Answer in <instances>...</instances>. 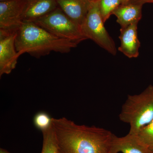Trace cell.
I'll list each match as a JSON object with an SVG mask.
<instances>
[{"instance_id": "52a82bcc", "label": "cell", "mask_w": 153, "mask_h": 153, "mask_svg": "<svg viewBox=\"0 0 153 153\" xmlns=\"http://www.w3.org/2000/svg\"><path fill=\"white\" fill-rule=\"evenodd\" d=\"M16 31L0 30V77L16 68L20 56L15 45Z\"/></svg>"}, {"instance_id": "30bf717a", "label": "cell", "mask_w": 153, "mask_h": 153, "mask_svg": "<svg viewBox=\"0 0 153 153\" xmlns=\"http://www.w3.org/2000/svg\"><path fill=\"white\" fill-rule=\"evenodd\" d=\"M57 7L56 0H28L23 17V22L34 23Z\"/></svg>"}, {"instance_id": "8992f818", "label": "cell", "mask_w": 153, "mask_h": 153, "mask_svg": "<svg viewBox=\"0 0 153 153\" xmlns=\"http://www.w3.org/2000/svg\"><path fill=\"white\" fill-rule=\"evenodd\" d=\"M28 0L0 2V30L16 31L23 23Z\"/></svg>"}, {"instance_id": "6da1fadb", "label": "cell", "mask_w": 153, "mask_h": 153, "mask_svg": "<svg viewBox=\"0 0 153 153\" xmlns=\"http://www.w3.org/2000/svg\"><path fill=\"white\" fill-rule=\"evenodd\" d=\"M59 151L62 153H113L116 136L93 126L78 125L65 117L52 118Z\"/></svg>"}, {"instance_id": "ac0fdd59", "label": "cell", "mask_w": 153, "mask_h": 153, "mask_svg": "<svg viewBox=\"0 0 153 153\" xmlns=\"http://www.w3.org/2000/svg\"><path fill=\"white\" fill-rule=\"evenodd\" d=\"M121 4H126L129 2L130 0H120Z\"/></svg>"}, {"instance_id": "5bb4252c", "label": "cell", "mask_w": 153, "mask_h": 153, "mask_svg": "<svg viewBox=\"0 0 153 153\" xmlns=\"http://www.w3.org/2000/svg\"><path fill=\"white\" fill-rule=\"evenodd\" d=\"M141 142L150 151L153 152V119L136 134Z\"/></svg>"}, {"instance_id": "2e32d148", "label": "cell", "mask_w": 153, "mask_h": 153, "mask_svg": "<svg viewBox=\"0 0 153 153\" xmlns=\"http://www.w3.org/2000/svg\"><path fill=\"white\" fill-rule=\"evenodd\" d=\"M33 121L36 128L43 132L47 130L52 126V118L47 113L40 111L35 115Z\"/></svg>"}, {"instance_id": "9a60e30c", "label": "cell", "mask_w": 153, "mask_h": 153, "mask_svg": "<svg viewBox=\"0 0 153 153\" xmlns=\"http://www.w3.org/2000/svg\"><path fill=\"white\" fill-rule=\"evenodd\" d=\"M120 5V0H99L100 11L104 23Z\"/></svg>"}, {"instance_id": "5b68a950", "label": "cell", "mask_w": 153, "mask_h": 153, "mask_svg": "<svg viewBox=\"0 0 153 153\" xmlns=\"http://www.w3.org/2000/svg\"><path fill=\"white\" fill-rule=\"evenodd\" d=\"M99 9V0H93L86 19L81 26L83 35L111 55L117 53V48L112 38L104 26Z\"/></svg>"}, {"instance_id": "44dd1931", "label": "cell", "mask_w": 153, "mask_h": 153, "mask_svg": "<svg viewBox=\"0 0 153 153\" xmlns=\"http://www.w3.org/2000/svg\"><path fill=\"white\" fill-rule=\"evenodd\" d=\"M1 1H5V0H0Z\"/></svg>"}, {"instance_id": "d6986e66", "label": "cell", "mask_w": 153, "mask_h": 153, "mask_svg": "<svg viewBox=\"0 0 153 153\" xmlns=\"http://www.w3.org/2000/svg\"><path fill=\"white\" fill-rule=\"evenodd\" d=\"M0 153H10L8 152L5 149L1 148L0 149Z\"/></svg>"}, {"instance_id": "7402d4cb", "label": "cell", "mask_w": 153, "mask_h": 153, "mask_svg": "<svg viewBox=\"0 0 153 153\" xmlns=\"http://www.w3.org/2000/svg\"><path fill=\"white\" fill-rule=\"evenodd\" d=\"M62 153L60 152V151H59V153Z\"/></svg>"}, {"instance_id": "ba28073f", "label": "cell", "mask_w": 153, "mask_h": 153, "mask_svg": "<svg viewBox=\"0 0 153 153\" xmlns=\"http://www.w3.org/2000/svg\"><path fill=\"white\" fill-rule=\"evenodd\" d=\"M93 0H56L58 7L67 16L81 27Z\"/></svg>"}, {"instance_id": "277c9868", "label": "cell", "mask_w": 153, "mask_h": 153, "mask_svg": "<svg viewBox=\"0 0 153 153\" xmlns=\"http://www.w3.org/2000/svg\"><path fill=\"white\" fill-rule=\"evenodd\" d=\"M34 23L59 38L77 44L87 39L81 27L67 16L59 7Z\"/></svg>"}, {"instance_id": "9c48e42d", "label": "cell", "mask_w": 153, "mask_h": 153, "mask_svg": "<svg viewBox=\"0 0 153 153\" xmlns=\"http://www.w3.org/2000/svg\"><path fill=\"white\" fill-rule=\"evenodd\" d=\"M138 24L134 23L120 30L118 50L128 58H136L139 55L140 43L137 36Z\"/></svg>"}, {"instance_id": "8fae6325", "label": "cell", "mask_w": 153, "mask_h": 153, "mask_svg": "<svg viewBox=\"0 0 153 153\" xmlns=\"http://www.w3.org/2000/svg\"><path fill=\"white\" fill-rule=\"evenodd\" d=\"M143 5L128 3L121 4L116 9L112 15L116 16L117 22L120 25L121 28L136 23H138L142 16Z\"/></svg>"}, {"instance_id": "7c38bea8", "label": "cell", "mask_w": 153, "mask_h": 153, "mask_svg": "<svg viewBox=\"0 0 153 153\" xmlns=\"http://www.w3.org/2000/svg\"><path fill=\"white\" fill-rule=\"evenodd\" d=\"M149 153V150L141 142L136 134L128 133L125 136L116 137L113 153Z\"/></svg>"}, {"instance_id": "7a4b0ae2", "label": "cell", "mask_w": 153, "mask_h": 153, "mask_svg": "<svg viewBox=\"0 0 153 153\" xmlns=\"http://www.w3.org/2000/svg\"><path fill=\"white\" fill-rule=\"evenodd\" d=\"M15 45L19 55L27 53L40 58L52 52L68 53L78 44L59 38L33 22H23L17 30Z\"/></svg>"}, {"instance_id": "ffe728a7", "label": "cell", "mask_w": 153, "mask_h": 153, "mask_svg": "<svg viewBox=\"0 0 153 153\" xmlns=\"http://www.w3.org/2000/svg\"><path fill=\"white\" fill-rule=\"evenodd\" d=\"M149 153H153V152H152V151H149Z\"/></svg>"}, {"instance_id": "3957f363", "label": "cell", "mask_w": 153, "mask_h": 153, "mask_svg": "<svg viewBox=\"0 0 153 153\" xmlns=\"http://www.w3.org/2000/svg\"><path fill=\"white\" fill-rule=\"evenodd\" d=\"M119 117L129 125L130 134H137L150 123L153 119V85L139 94L128 95Z\"/></svg>"}, {"instance_id": "4fadbf2b", "label": "cell", "mask_w": 153, "mask_h": 153, "mask_svg": "<svg viewBox=\"0 0 153 153\" xmlns=\"http://www.w3.org/2000/svg\"><path fill=\"white\" fill-rule=\"evenodd\" d=\"M42 132L43 134V142L41 153H59L57 140L52 128V125L49 129Z\"/></svg>"}, {"instance_id": "e0dca14e", "label": "cell", "mask_w": 153, "mask_h": 153, "mask_svg": "<svg viewBox=\"0 0 153 153\" xmlns=\"http://www.w3.org/2000/svg\"><path fill=\"white\" fill-rule=\"evenodd\" d=\"M128 3H132L143 6L144 4L146 3H153V0H130Z\"/></svg>"}]
</instances>
